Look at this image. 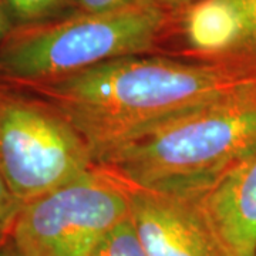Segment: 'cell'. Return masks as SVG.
I'll return each mask as SVG.
<instances>
[{
  "label": "cell",
  "instance_id": "6da1fadb",
  "mask_svg": "<svg viewBox=\"0 0 256 256\" xmlns=\"http://www.w3.org/2000/svg\"><path fill=\"white\" fill-rule=\"evenodd\" d=\"M4 84L60 111L84 138L96 164L132 138L256 88V70L190 56L138 54L52 80Z\"/></svg>",
  "mask_w": 256,
  "mask_h": 256
},
{
  "label": "cell",
  "instance_id": "7a4b0ae2",
  "mask_svg": "<svg viewBox=\"0 0 256 256\" xmlns=\"http://www.w3.org/2000/svg\"><path fill=\"white\" fill-rule=\"evenodd\" d=\"M256 150V88L172 120L116 146L96 166L118 182L192 194Z\"/></svg>",
  "mask_w": 256,
  "mask_h": 256
},
{
  "label": "cell",
  "instance_id": "3957f363",
  "mask_svg": "<svg viewBox=\"0 0 256 256\" xmlns=\"http://www.w3.org/2000/svg\"><path fill=\"white\" fill-rule=\"evenodd\" d=\"M172 14L156 0H138L106 13L63 14L14 26L0 44V82H42L101 63L148 54Z\"/></svg>",
  "mask_w": 256,
  "mask_h": 256
},
{
  "label": "cell",
  "instance_id": "277c9868",
  "mask_svg": "<svg viewBox=\"0 0 256 256\" xmlns=\"http://www.w3.org/2000/svg\"><path fill=\"white\" fill-rule=\"evenodd\" d=\"M94 168L87 142L60 111L0 82V174L20 206Z\"/></svg>",
  "mask_w": 256,
  "mask_h": 256
},
{
  "label": "cell",
  "instance_id": "5b68a950",
  "mask_svg": "<svg viewBox=\"0 0 256 256\" xmlns=\"http://www.w3.org/2000/svg\"><path fill=\"white\" fill-rule=\"evenodd\" d=\"M130 214L124 185L97 166L23 205L9 229L20 256H90Z\"/></svg>",
  "mask_w": 256,
  "mask_h": 256
},
{
  "label": "cell",
  "instance_id": "8992f818",
  "mask_svg": "<svg viewBox=\"0 0 256 256\" xmlns=\"http://www.w3.org/2000/svg\"><path fill=\"white\" fill-rule=\"evenodd\" d=\"M124 188L148 256H229L192 195Z\"/></svg>",
  "mask_w": 256,
  "mask_h": 256
},
{
  "label": "cell",
  "instance_id": "52a82bcc",
  "mask_svg": "<svg viewBox=\"0 0 256 256\" xmlns=\"http://www.w3.org/2000/svg\"><path fill=\"white\" fill-rule=\"evenodd\" d=\"M190 195L229 256H256V150Z\"/></svg>",
  "mask_w": 256,
  "mask_h": 256
},
{
  "label": "cell",
  "instance_id": "ba28073f",
  "mask_svg": "<svg viewBox=\"0 0 256 256\" xmlns=\"http://www.w3.org/2000/svg\"><path fill=\"white\" fill-rule=\"evenodd\" d=\"M194 30L208 53L206 60L256 70V0H200Z\"/></svg>",
  "mask_w": 256,
  "mask_h": 256
},
{
  "label": "cell",
  "instance_id": "9c48e42d",
  "mask_svg": "<svg viewBox=\"0 0 256 256\" xmlns=\"http://www.w3.org/2000/svg\"><path fill=\"white\" fill-rule=\"evenodd\" d=\"M90 256H148L130 214L98 240Z\"/></svg>",
  "mask_w": 256,
  "mask_h": 256
},
{
  "label": "cell",
  "instance_id": "30bf717a",
  "mask_svg": "<svg viewBox=\"0 0 256 256\" xmlns=\"http://www.w3.org/2000/svg\"><path fill=\"white\" fill-rule=\"evenodd\" d=\"M14 26L60 18L72 9V0H6Z\"/></svg>",
  "mask_w": 256,
  "mask_h": 256
},
{
  "label": "cell",
  "instance_id": "8fae6325",
  "mask_svg": "<svg viewBox=\"0 0 256 256\" xmlns=\"http://www.w3.org/2000/svg\"><path fill=\"white\" fill-rule=\"evenodd\" d=\"M20 208L22 206L0 174V230H9Z\"/></svg>",
  "mask_w": 256,
  "mask_h": 256
},
{
  "label": "cell",
  "instance_id": "7c38bea8",
  "mask_svg": "<svg viewBox=\"0 0 256 256\" xmlns=\"http://www.w3.org/2000/svg\"><path fill=\"white\" fill-rule=\"evenodd\" d=\"M138 0H72V9L78 13H106L121 9Z\"/></svg>",
  "mask_w": 256,
  "mask_h": 256
},
{
  "label": "cell",
  "instance_id": "4fadbf2b",
  "mask_svg": "<svg viewBox=\"0 0 256 256\" xmlns=\"http://www.w3.org/2000/svg\"><path fill=\"white\" fill-rule=\"evenodd\" d=\"M13 28H14V22L10 14L9 6L6 0H0V44L9 36Z\"/></svg>",
  "mask_w": 256,
  "mask_h": 256
},
{
  "label": "cell",
  "instance_id": "5bb4252c",
  "mask_svg": "<svg viewBox=\"0 0 256 256\" xmlns=\"http://www.w3.org/2000/svg\"><path fill=\"white\" fill-rule=\"evenodd\" d=\"M156 3L166 12H170L171 14H178L182 10L188 9L194 3L200 2V0H156Z\"/></svg>",
  "mask_w": 256,
  "mask_h": 256
},
{
  "label": "cell",
  "instance_id": "9a60e30c",
  "mask_svg": "<svg viewBox=\"0 0 256 256\" xmlns=\"http://www.w3.org/2000/svg\"><path fill=\"white\" fill-rule=\"evenodd\" d=\"M0 256H20L13 240L10 238L9 230L0 238Z\"/></svg>",
  "mask_w": 256,
  "mask_h": 256
},
{
  "label": "cell",
  "instance_id": "2e32d148",
  "mask_svg": "<svg viewBox=\"0 0 256 256\" xmlns=\"http://www.w3.org/2000/svg\"><path fill=\"white\" fill-rule=\"evenodd\" d=\"M4 232H8V230H0V238H2L3 235H4Z\"/></svg>",
  "mask_w": 256,
  "mask_h": 256
}]
</instances>
